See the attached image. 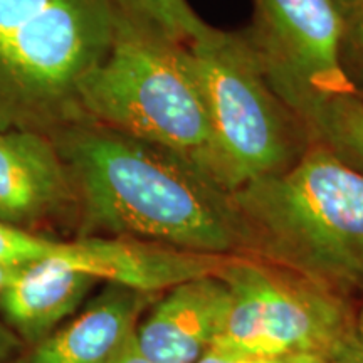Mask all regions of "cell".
Instances as JSON below:
<instances>
[{
	"label": "cell",
	"instance_id": "8fae6325",
	"mask_svg": "<svg viewBox=\"0 0 363 363\" xmlns=\"http://www.w3.org/2000/svg\"><path fill=\"white\" fill-rule=\"evenodd\" d=\"M157 294L108 283L78 316L35 343L19 363H116Z\"/></svg>",
	"mask_w": 363,
	"mask_h": 363
},
{
	"label": "cell",
	"instance_id": "2e32d148",
	"mask_svg": "<svg viewBox=\"0 0 363 363\" xmlns=\"http://www.w3.org/2000/svg\"><path fill=\"white\" fill-rule=\"evenodd\" d=\"M330 363H363V331L353 325L328 355Z\"/></svg>",
	"mask_w": 363,
	"mask_h": 363
},
{
	"label": "cell",
	"instance_id": "cb8c5ba5",
	"mask_svg": "<svg viewBox=\"0 0 363 363\" xmlns=\"http://www.w3.org/2000/svg\"><path fill=\"white\" fill-rule=\"evenodd\" d=\"M355 325H357L358 330L363 331V305L360 308V311H358L357 316H355Z\"/></svg>",
	"mask_w": 363,
	"mask_h": 363
},
{
	"label": "cell",
	"instance_id": "ffe728a7",
	"mask_svg": "<svg viewBox=\"0 0 363 363\" xmlns=\"http://www.w3.org/2000/svg\"><path fill=\"white\" fill-rule=\"evenodd\" d=\"M116 363H152V362H148L147 358L138 352V348H136V342L133 340V343L130 345L128 350L123 353V357H121Z\"/></svg>",
	"mask_w": 363,
	"mask_h": 363
},
{
	"label": "cell",
	"instance_id": "9c48e42d",
	"mask_svg": "<svg viewBox=\"0 0 363 363\" xmlns=\"http://www.w3.org/2000/svg\"><path fill=\"white\" fill-rule=\"evenodd\" d=\"M229 306V288L217 274L177 284L138 323L136 348L152 363H195L219 337Z\"/></svg>",
	"mask_w": 363,
	"mask_h": 363
},
{
	"label": "cell",
	"instance_id": "7c38bea8",
	"mask_svg": "<svg viewBox=\"0 0 363 363\" xmlns=\"http://www.w3.org/2000/svg\"><path fill=\"white\" fill-rule=\"evenodd\" d=\"M96 283L56 262L24 266L0 291V316L22 343L34 347L74 315Z\"/></svg>",
	"mask_w": 363,
	"mask_h": 363
},
{
	"label": "cell",
	"instance_id": "7a4b0ae2",
	"mask_svg": "<svg viewBox=\"0 0 363 363\" xmlns=\"http://www.w3.org/2000/svg\"><path fill=\"white\" fill-rule=\"evenodd\" d=\"M249 254L331 291H363V174L310 143L291 167L234 190Z\"/></svg>",
	"mask_w": 363,
	"mask_h": 363
},
{
	"label": "cell",
	"instance_id": "44dd1931",
	"mask_svg": "<svg viewBox=\"0 0 363 363\" xmlns=\"http://www.w3.org/2000/svg\"><path fill=\"white\" fill-rule=\"evenodd\" d=\"M291 363H330L328 358L318 353H296L291 355Z\"/></svg>",
	"mask_w": 363,
	"mask_h": 363
},
{
	"label": "cell",
	"instance_id": "d6986e66",
	"mask_svg": "<svg viewBox=\"0 0 363 363\" xmlns=\"http://www.w3.org/2000/svg\"><path fill=\"white\" fill-rule=\"evenodd\" d=\"M24 266H7V264H0V291H2L6 286L11 283V281L19 274L21 269Z\"/></svg>",
	"mask_w": 363,
	"mask_h": 363
},
{
	"label": "cell",
	"instance_id": "4fadbf2b",
	"mask_svg": "<svg viewBox=\"0 0 363 363\" xmlns=\"http://www.w3.org/2000/svg\"><path fill=\"white\" fill-rule=\"evenodd\" d=\"M301 120L311 143L323 145L363 174V96H296L284 101Z\"/></svg>",
	"mask_w": 363,
	"mask_h": 363
},
{
	"label": "cell",
	"instance_id": "3957f363",
	"mask_svg": "<svg viewBox=\"0 0 363 363\" xmlns=\"http://www.w3.org/2000/svg\"><path fill=\"white\" fill-rule=\"evenodd\" d=\"M78 108L81 118L170 150L224 185L187 45L121 9L110 51L81 81Z\"/></svg>",
	"mask_w": 363,
	"mask_h": 363
},
{
	"label": "cell",
	"instance_id": "6da1fadb",
	"mask_svg": "<svg viewBox=\"0 0 363 363\" xmlns=\"http://www.w3.org/2000/svg\"><path fill=\"white\" fill-rule=\"evenodd\" d=\"M51 138L88 230L212 256H247L233 190L170 150L78 118Z\"/></svg>",
	"mask_w": 363,
	"mask_h": 363
},
{
	"label": "cell",
	"instance_id": "9a60e30c",
	"mask_svg": "<svg viewBox=\"0 0 363 363\" xmlns=\"http://www.w3.org/2000/svg\"><path fill=\"white\" fill-rule=\"evenodd\" d=\"M342 62L347 74L353 67L363 76V0L343 16Z\"/></svg>",
	"mask_w": 363,
	"mask_h": 363
},
{
	"label": "cell",
	"instance_id": "8992f818",
	"mask_svg": "<svg viewBox=\"0 0 363 363\" xmlns=\"http://www.w3.org/2000/svg\"><path fill=\"white\" fill-rule=\"evenodd\" d=\"M230 306L211 348L240 358L318 353L328 358L355 316L342 294L252 256H230L217 272Z\"/></svg>",
	"mask_w": 363,
	"mask_h": 363
},
{
	"label": "cell",
	"instance_id": "5bb4252c",
	"mask_svg": "<svg viewBox=\"0 0 363 363\" xmlns=\"http://www.w3.org/2000/svg\"><path fill=\"white\" fill-rule=\"evenodd\" d=\"M116 2L121 11L185 45L211 27L194 12L187 0H116Z\"/></svg>",
	"mask_w": 363,
	"mask_h": 363
},
{
	"label": "cell",
	"instance_id": "277c9868",
	"mask_svg": "<svg viewBox=\"0 0 363 363\" xmlns=\"http://www.w3.org/2000/svg\"><path fill=\"white\" fill-rule=\"evenodd\" d=\"M116 0H0V131L81 118V81L110 51Z\"/></svg>",
	"mask_w": 363,
	"mask_h": 363
},
{
	"label": "cell",
	"instance_id": "ac0fdd59",
	"mask_svg": "<svg viewBox=\"0 0 363 363\" xmlns=\"http://www.w3.org/2000/svg\"><path fill=\"white\" fill-rule=\"evenodd\" d=\"M252 358H240L229 355V353H224L220 350H216V348H211L203 355L199 358L195 363H251Z\"/></svg>",
	"mask_w": 363,
	"mask_h": 363
},
{
	"label": "cell",
	"instance_id": "52a82bcc",
	"mask_svg": "<svg viewBox=\"0 0 363 363\" xmlns=\"http://www.w3.org/2000/svg\"><path fill=\"white\" fill-rule=\"evenodd\" d=\"M247 35L281 98L360 94L342 62L343 19L333 0H254Z\"/></svg>",
	"mask_w": 363,
	"mask_h": 363
},
{
	"label": "cell",
	"instance_id": "603a6c76",
	"mask_svg": "<svg viewBox=\"0 0 363 363\" xmlns=\"http://www.w3.org/2000/svg\"><path fill=\"white\" fill-rule=\"evenodd\" d=\"M251 363H291V355L279 358H252Z\"/></svg>",
	"mask_w": 363,
	"mask_h": 363
},
{
	"label": "cell",
	"instance_id": "7402d4cb",
	"mask_svg": "<svg viewBox=\"0 0 363 363\" xmlns=\"http://www.w3.org/2000/svg\"><path fill=\"white\" fill-rule=\"evenodd\" d=\"M333 2H335V6H337L340 16H342V19H343L345 13H348L353 7H357L362 0H333Z\"/></svg>",
	"mask_w": 363,
	"mask_h": 363
},
{
	"label": "cell",
	"instance_id": "ba28073f",
	"mask_svg": "<svg viewBox=\"0 0 363 363\" xmlns=\"http://www.w3.org/2000/svg\"><path fill=\"white\" fill-rule=\"evenodd\" d=\"M227 257L121 235H88L78 240H54L38 235L33 249V264L56 262L96 281L150 294L217 274Z\"/></svg>",
	"mask_w": 363,
	"mask_h": 363
},
{
	"label": "cell",
	"instance_id": "5b68a950",
	"mask_svg": "<svg viewBox=\"0 0 363 363\" xmlns=\"http://www.w3.org/2000/svg\"><path fill=\"white\" fill-rule=\"evenodd\" d=\"M229 190L279 174L310 147L301 120L272 88L247 34L208 29L187 44Z\"/></svg>",
	"mask_w": 363,
	"mask_h": 363
},
{
	"label": "cell",
	"instance_id": "30bf717a",
	"mask_svg": "<svg viewBox=\"0 0 363 363\" xmlns=\"http://www.w3.org/2000/svg\"><path fill=\"white\" fill-rule=\"evenodd\" d=\"M72 201L74 187L51 135L0 131V220L27 229Z\"/></svg>",
	"mask_w": 363,
	"mask_h": 363
},
{
	"label": "cell",
	"instance_id": "e0dca14e",
	"mask_svg": "<svg viewBox=\"0 0 363 363\" xmlns=\"http://www.w3.org/2000/svg\"><path fill=\"white\" fill-rule=\"evenodd\" d=\"M22 348H24L22 340L9 328V325L0 316V363H12L19 360Z\"/></svg>",
	"mask_w": 363,
	"mask_h": 363
}]
</instances>
